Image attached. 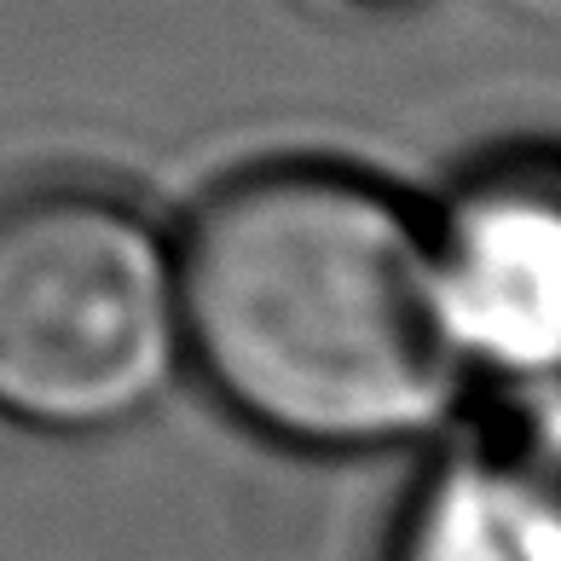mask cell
I'll list each match as a JSON object with an SVG mask.
<instances>
[{
	"label": "cell",
	"instance_id": "3",
	"mask_svg": "<svg viewBox=\"0 0 561 561\" xmlns=\"http://www.w3.org/2000/svg\"><path fill=\"white\" fill-rule=\"evenodd\" d=\"M434 261L457 353L561 393V157L527 151L469 174Z\"/></svg>",
	"mask_w": 561,
	"mask_h": 561
},
{
	"label": "cell",
	"instance_id": "5",
	"mask_svg": "<svg viewBox=\"0 0 561 561\" xmlns=\"http://www.w3.org/2000/svg\"><path fill=\"white\" fill-rule=\"evenodd\" d=\"M307 7H324V12H400V7H417V0H307Z\"/></svg>",
	"mask_w": 561,
	"mask_h": 561
},
{
	"label": "cell",
	"instance_id": "2",
	"mask_svg": "<svg viewBox=\"0 0 561 561\" xmlns=\"http://www.w3.org/2000/svg\"><path fill=\"white\" fill-rule=\"evenodd\" d=\"M185 347L180 261L99 185L0 197V423L99 434L134 423Z\"/></svg>",
	"mask_w": 561,
	"mask_h": 561
},
{
	"label": "cell",
	"instance_id": "1",
	"mask_svg": "<svg viewBox=\"0 0 561 561\" xmlns=\"http://www.w3.org/2000/svg\"><path fill=\"white\" fill-rule=\"evenodd\" d=\"M180 307L215 393L289 446L423 434L463 359L434 238L377 180L324 162L220 185L185 226Z\"/></svg>",
	"mask_w": 561,
	"mask_h": 561
},
{
	"label": "cell",
	"instance_id": "4",
	"mask_svg": "<svg viewBox=\"0 0 561 561\" xmlns=\"http://www.w3.org/2000/svg\"><path fill=\"white\" fill-rule=\"evenodd\" d=\"M400 561H561V393H533L423 481Z\"/></svg>",
	"mask_w": 561,
	"mask_h": 561
}]
</instances>
